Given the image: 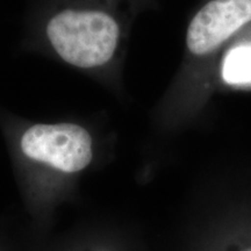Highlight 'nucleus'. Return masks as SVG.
Masks as SVG:
<instances>
[{"label": "nucleus", "mask_w": 251, "mask_h": 251, "mask_svg": "<svg viewBox=\"0 0 251 251\" xmlns=\"http://www.w3.org/2000/svg\"><path fill=\"white\" fill-rule=\"evenodd\" d=\"M140 0H50L43 15L47 45L59 59L83 71L117 64Z\"/></svg>", "instance_id": "obj_1"}, {"label": "nucleus", "mask_w": 251, "mask_h": 251, "mask_svg": "<svg viewBox=\"0 0 251 251\" xmlns=\"http://www.w3.org/2000/svg\"><path fill=\"white\" fill-rule=\"evenodd\" d=\"M19 150L27 161L65 175L83 171L93 159V137L75 122L33 124L19 136Z\"/></svg>", "instance_id": "obj_2"}, {"label": "nucleus", "mask_w": 251, "mask_h": 251, "mask_svg": "<svg viewBox=\"0 0 251 251\" xmlns=\"http://www.w3.org/2000/svg\"><path fill=\"white\" fill-rule=\"evenodd\" d=\"M251 21V0H208L191 19L187 51L194 57L212 54Z\"/></svg>", "instance_id": "obj_3"}, {"label": "nucleus", "mask_w": 251, "mask_h": 251, "mask_svg": "<svg viewBox=\"0 0 251 251\" xmlns=\"http://www.w3.org/2000/svg\"><path fill=\"white\" fill-rule=\"evenodd\" d=\"M222 77L228 84L251 83V46L237 47L228 52L222 64Z\"/></svg>", "instance_id": "obj_4"}]
</instances>
